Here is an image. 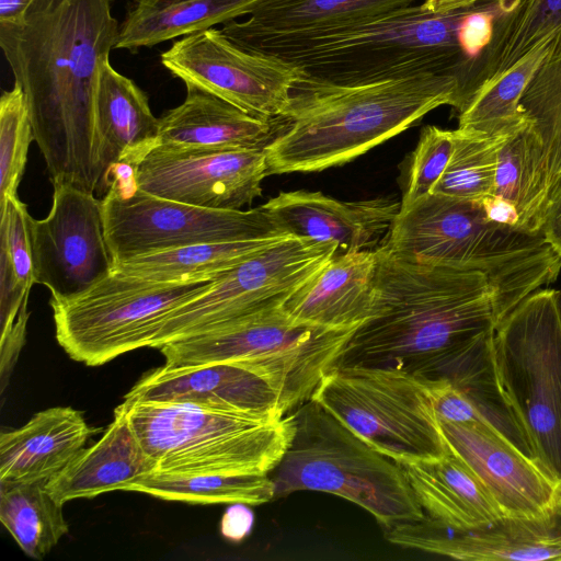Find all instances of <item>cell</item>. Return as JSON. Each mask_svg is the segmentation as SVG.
<instances>
[{
    "label": "cell",
    "mask_w": 561,
    "mask_h": 561,
    "mask_svg": "<svg viewBox=\"0 0 561 561\" xmlns=\"http://www.w3.org/2000/svg\"><path fill=\"white\" fill-rule=\"evenodd\" d=\"M493 360L534 458L561 482V311L559 289L541 288L495 327Z\"/></svg>",
    "instance_id": "8"
},
{
    "label": "cell",
    "mask_w": 561,
    "mask_h": 561,
    "mask_svg": "<svg viewBox=\"0 0 561 561\" xmlns=\"http://www.w3.org/2000/svg\"><path fill=\"white\" fill-rule=\"evenodd\" d=\"M216 278L159 283L112 271L76 297L49 300L56 340L76 362L87 366L106 364L130 351L149 347L164 320L204 294Z\"/></svg>",
    "instance_id": "11"
},
{
    "label": "cell",
    "mask_w": 561,
    "mask_h": 561,
    "mask_svg": "<svg viewBox=\"0 0 561 561\" xmlns=\"http://www.w3.org/2000/svg\"><path fill=\"white\" fill-rule=\"evenodd\" d=\"M34 140L28 108L21 85L14 82L0 99V206L18 197L31 141Z\"/></svg>",
    "instance_id": "38"
},
{
    "label": "cell",
    "mask_w": 561,
    "mask_h": 561,
    "mask_svg": "<svg viewBox=\"0 0 561 561\" xmlns=\"http://www.w3.org/2000/svg\"><path fill=\"white\" fill-rule=\"evenodd\" d=\"M377 262V249L334 255L280 308L296 322L358 328L370 316Z\"/></svg>",
    "instance_id": "23"
},
{
    "label": "cell",
    "mask_w": 561,
    "mask_h": 561,
    "mask_svg": "<svg viewBox=\"0 0 561 561\" xmlns=\"http://www.w3.org/2000/svg\"><path fill=\"white\" fill-rule=\"evenodd\" d=\"M53 204L44 219H30L34 283L50 299L76 297L113 271L105 240L102 202L95 194L53 184Z\"/></svg>",
    "instance_id": "15"
},
{
    "label": "cell",
    "mask_w": 561,
    "mask_h": 561,
    "mask_svg": "<svg viewBox=\"0 0 561 561\" xmlns=\"http://www.w3.org/2000/svg\"><path fill=\"white\" fill-rule=\"evenodd\" d=\"M95 433L71 407L37 412L23 426L0 434V483L48 482Z\"/></svg>",
    "instance_id": "25"
},
{
    "label": "cell",
    "mask_w": 561,
    "mask_h": 561,
    "mask_svg": "<svg viewBox=\"0 0 561 561\" xmlns=\"http://www.w3.org/2000/svg\"><path fill=\"white\" fill-rule=\"evenodd\" d=\"M415 0H260L243 21L220 27L225 35L285 34L347 24L412 5Z\"/></svg>",
    "instance_id": "29"
},
{
    "label": "cell",
    "mask_w": 561,
    "mask_h": 561,
    "mask_svg": "<svg viewBox=\"0 0 561 561\" xmlns=\"http://www.w3.org/2000/svg\"><path fill=\"white\" fill-rule=\"evenodd\" d=\"M492 36L471 62L463 87V105L485 81L550 44L561 31V0H494Z\"/></svg>",
    "instance_id": "27"
},
{
    "label": "cell",
    "mask_w": 561,
    "mask_h": 561,
    "mask_svg": "<svg viewBox=\"0 0 561 561\" xmlns=\"http://www.w3.org/2000/svg\"><path fill=\"white\" fill-rule=\"evenodd\" d=\"M425 382L438 421L481 422L489 425L466 396L451 382L447 380H425Z\"/></svg>",
    "instance_id": "40"
},
{
    "label": "cell",
    "mask_w": 561,
    "mask_h": 561,
    "mask_svg": "<svg viewBox=\"0 0 561 561\" xmlns=\"http://www.w3.org/2000/svg\"><path fill=\"white\" fill-rule=\"evenodd\" d=\"M293 439L268 473L275 499L318 491L367 511L385 528L425 516L402 468L310 399L291 411Z\"/></svg>",
    "instance_id": "6"
},
{
    "label": "cell",
    "mask_w": 561,
    "mask_h": 561,
    "mask_svg": "<svg viewBox=\"0 0 561 561\" xmlns=\"http://www.w3.org/2000/svg\"><path fill=\"white\" fill-rule=\"evenodd\" d=\"M334 243L289 237L219 275L198 297L174 310L149 347L206 333L282 305L336 253Z\"/></svg>",
    "instance_id": "13"
},
{
    "label": "cell",
    "mask_w": 561,
    "mask_h": 561,
    "mask_svg": "<svg viewBox=\"0 0 561 561\" xmlns=\"http://www.w3.org/2000/svg\"><path fill=\"white\" fill-rule=\"evenodd\" d=\"M353 329H328L296 322L283 309L257 312L206 333L159 348L165 366L240 363L278 378L294 408L312 398L322 378L337 365Z\"/></svg>",
    "instance_id": "9"
},
{
    "label": "cell",
    "mask_w": 561,
    "mask_h": 561,
    "mask_svg": "<svg viewBox=\"0 0 561 561\" xmlns=\"http://www.w3.org/2000/svg\"><path fill=\"white\" fill-rule=\"evenodd\" d=\"M253 512L244 503H232L226 510L220 522L221 535L233 542L243 540L253 526Z\"/></svg>",
    "instance_id": "41"
},
{
    "label": "cell",
    "mask_w": 561,
    "mask_h": 561,
    "mask_svg": "<svg viewBox=\"0 0 561 561\" xmlns=\"http://www.w3.org/2000/svg\"><path fill=\"white\" fill-rule=\"evenodd\" d=\"M105 240L113 266L169 249L214 242L294 237L262 207L213 209L148 194L135 169L121 164L101 198Z\"/></svg>",
    "instance_id": "12"
},
{
    "label": "cell",
    "mask_w": 561,
    "mask_h": 561,
    "mask_svg": "<svg viewBox=\"0 0 561 561\" xmlns=\"http://www.w3.org/2000/svg\"><path fill=\"white\" fill-rule=\"evenodd\" d=\"M311 399L393 461L438 458L447 451L425 380L405 371L335 366Z\"/></svg>",
    "instance_id": "10"
},
{
    "label": "cell",
    "mask_w": 561,
    "mask_h": 561,
    "mask_svg": "<svg viewBox=\"0 0 561 561\" xmlns=\"http://www.w3.org/2000/svg\"><path fill=\"white\" fill-rule=\"evenodd\" d=\"M393 545L465 561L561 560V512L546 517H503L479 528H449L426 515L386 528Z\"/></svg>",
    "instance_id": "18"
},
{
    "label": "cell",
    "mask_w": 561,
    "mask_h": 561,
    "mask_svg": "<svg viewBox=\"0 0 561 561\" xmlns=\"http://www.w3.org/2000/svg\"><path fill=\"white\" fill-rule=\"evenodd\" d=\"M0 320L1 335L27 322V300L34 285L30 219L19 197L0 206Z\"/></svg>",
    "instance_id": "35"
},
{
    "label": "cell",
    "mask_w": 561,
    "mask_h": 561,
    "mask_svg": "<svg viewBox=\"0 0 561 561\" xmlns=\"http://www.w3.org/2000/svg\"><path fill=\"white\" fill-rule=\"evenodd\" d=\"M471 8L434 13L421 3L325 28L226 36L321 83L358 85L445 72L463 82L472 60L461 48L459 27Z\"/></svg>",
    "instance_id": "4"
},
{
    "label": "cell",
    "mask_w": 561,
    "mask_h": 561,
    "mask_svg": "<svg viewBox=\"0 0 561 561\" xmlns=\"http://www.w3.org/2000/svg\"><path fill=\"white\" fill-rule=\"evenodd\" d=\"M396 462L427 517L459 530L505 517L477 476L448 448L438 458Z\"/></svg>",
    "instance_id": "26"
},
{
    "label": "cell",
    "mask_w": 561,
    "mask_h": 561,
    "mask_svg": "<svg viewBox=\"0 0 561 561\" xmlns=\"http://www.w3.org/2000/svg\"><path fill=\"white\" fill-rule=\"evenodd\" d=\"M158 471L135 434L126 411L119 404L102 437L77 456L47 483L49 493L61 504L96 495L125 491L137 480Z\"/></svg>",
    "instance_id": "24"
},
{
    "label": "cell",
    "mask_w": 561,
    "mask_h": 561,
    "mask_svg": "<svg viewBox=\"0 0 561 561\" xmlns=\"http://www.w3.org/2000/svg\"><path fill=\"white\" fill-rule=\"evenodd\" d=\"M114 0H37L19 23H0V46L24 92L53 184L93 193L101 182L96 91L119 25Z\"/></svg>",
    "instance_id": "1"
},
{
    "label": "cell",
    "mask_w": 561,
    "mask_h": 561,
    "mask_svg": "<svg viewBox=\"0 0 561 561\" xmlns=\"http://www.w3.org/2000/svg\"><path fill=\"white\" fill-rule=\"evenodd\" d=\"M462 78L423 73L358 85L300 79L284 131L265 149L270 174L344 164L405 130L431 111L462 106Z\"/></svg>",
    "instance_id": "3"
},
{
    "label": "cell",
    "mask_w": 561,
    "mask_h": 561,
    "mask_svg": "<svg viewBox=\"0 0 561 561\" xmlns=\"http://www.w3.org/2000/svg\"><path fill=\"white\" fill-rule=\"evenodd\" d=\"M559 305H560V311H561V289H559Z\"/></svg>",
    "instance_id": "46"
},
{
    "label": "cell",
    "mask_w": 561,
    "mask_h": 561,
    "mask_svg": "<svg viewBox=\"0 0 561 561\" xmlns=\"http://www.w3.org/2000/svg\"><path fill=\"white\" fill-rule=\"evenodd\" d=\"M270 175L264 149L153 148L136 167L141 191L188 205L238 210L261 196Z\"/></svg>",
    "instance_id": "16"
},
{
    "label": "cell",
    "mask_w": 561,
    "mask_h": 561,
    "mask_svg": "<svg viewBox=\"0 0 561 561\" xmlns=\"http://www.w3.org/2000/svg\"><path fill=\"white\" fill-rule=\"evenodd\" d=\"M560 512H561V507H560Z\"/></svg>",
    "instance_id": "47"
},
{
    "label": "cell",
    "mask_w": 561,
    "mask_h": 561,
    "mask_svg": "<svg viewBox=\"0 0 561 561\" xmlns=\"http://www.w3.org/2000/svg\"><path fill=\"white\" fill-rule=\"evenodd\" d=\"M260 0H133L114 49L137 53L248 16Z\"/></svg>",
    "instance_id": "28"
},
{
    "label": "cell",
    "mask_w": 561,
    "mask_h": 561,
    "mask_svg": "<svg viewBox=\"0 0 561 561\" xmlns=\"http://www.w3.org/2000/svg\"><path fill=\"white\" fill-rule=\"evenodd\" d=\"M540 233L561 259V191L548 204Z\"/></svg>",
    "instance_id": "43"
},
{
    "label": "cell",
    "mask_w": 561,
    "mask_h": 561,
    "mask_svg": "<svg viewBox=\"0 0 561 561\" xmlns=\"http://www.w3.org/2000/svg\"><path fill=\"white\" fill-rule=\"evenodd\" d=\"M548 46L537 48L505 72L482 83L459 111L458 129L510 138L526 128L529 123L520 100Z\"/></svg>",
    "instance_id": "31"
},
{
    "label": "cell",
    "mask_w": 561,
    "mask_h": 561,
    "mask_svg": "<svg viewBox=\"0 0 561 561\" xmlns=\"http://www.w3.org/2000/svg\"><path fill=\"white\" fill-rule=\"evenodd\" d=\"M455 130L428 125L421 131L411 157L408 183L400 208H407L432 193L453 153Z\"/></svg>",
    "instance_id": "39"
},
{
    "label": "cell",
    "mask_w": 561,
    "mask_h": 561,
    "mask_svg": "<svg viewBox=\"0 0 561 561\" xmlns=\"http://www.w3.org/2000/svg\"><path fill=\"white\" fill-rule=\"evenodd\" d=\"M480 0H424L423 5L434 13H449L476 5Z\"/></svg>",
    "instance_id": "45"
},
{
    "label": "cell",
    "mask_w": 561,
    "mask_h": 561,
    "mask_svg": "<svg viewBox=\"0 0 561 561\" xmlns=\"http://www.w3.org/2000/svg\"><path fill=\"white\" fill-rule=\"evenodd\" d=\"M520 104L541 145L550 202L561 191V31L550 42Z\"/></svg>",
    "instance_id": "36"
},
{
    "label": "cell",
    "mask_w": 561,
    "mask_h": 561,
    "mask_svg": "<svg viewBox=\"0 0 561 561\" xmlns=\"http://www.w3.org/2000/svg\"><path fill=\"white\" fill-rule=\"evenodd\" d=\"M284 238L185 245L129 259L113 271L159 283L213 279Z\"/></svg>",
    "instance_id": "30"
},
{
    "label": "cell",
    "mask_w": 561,
    "mask_h": 561,
    "mask_svg": "<svg viewBox=\"0 0 561 561\" xmlns=\"http://www.w3.org/2000/svg\"><path fill=\"white\" fill-rule=\"evenodd\" d=\"M506 139L455 129L451 157L432 193L477 202L493 194L497 153Z\"/></svg>",
    "instance_id": "37"
},
{
    "label": "cell",
    "mask_w": 561,
    "mask_h": 561,
    "mask_svg": "<svg viewBox=\"0 0 561 561\" xmlns=\"http://www.w3.org/2000/svg\"><path fill=\"white\" fill-rule=\"evenodd\" d=\"M447 448L477 476L505 517L539 518L561 507V482L495 428L440 422Z\"/></svg>",
    "instance_id": "17"
},
{
    "label": "cell",
    "mask_w": 561,
    "mask_h": 561,
    "mask_svg": "<svg viewBox=\"0 0 561 561\" xmlns=\"http://www.w3.org/2000/svg\"><path fill=\"white\" fill-rule=\"evenodd\" d=\"M479 203L488 220L519 229V214L511 201L496 194H491L483 197Z\"/></svg>",
    "instance_id": "42"
},
{
    "label": "cell",
    "mask_w": 561,
    "mask_h": 561,
    "mask_svg": "<svg viewBox=\"0 0 561 561\" xmlns=\"http://www.w3.org/2000/svg\"><path fill=\"white\" fill-rule=\"evenodd\" d=\"M400 206L388 197L342 202L308 191L282 192L262 205L289 234L334 243L335 255L380 247Z\"/></svg>",
    "instance_id": "20"
},
{
    "label": "cell",
    "mask_w": 561,
    "mask_h": 561,
    "mask_svg": "<svg viewBox=\"0 0 561 561\" xmlns=\"http://www.w3.org/2000/svg\"><path fill=\"white\" fill-rule=\"evenodd\" d=\"M160 59L186 87L199 88L247 113L268 118L284 115L301 77L278 58L237 45L217 27L182 37Z\"/></svg>",
    "instance_id": "14"
},
{
    "label": "cell",
    "mask_w": 561,
    "mask_h": 561,
    "mask_svg": "<svg viewBox=\"0 0 561 561\" xmlns=\"http://www.w3.org/2000/svg\"><path fill=\"white\" fill-rule=\"evenodd\" d=\"M124 402H190L253 414L295 410L286 386L259 368L240 363H211L148 371Z\"/></svg>",
    "instance_id": "19"
},
{
    "label": "cell",
    "mask_w": 561,
    "mask_h": 561,
    "mask_svg": "<svg viewBox=\"0 0 561 561\" xmlns=\"http://www.w3.org/2000/svg\"><path fill=\"white\" fill-rule=\"evenodd\" d=\"M37 0H0V23L21 22Z\"/></svg>",
    "instance_id": "44"
},
{
    "label": "cell",
    "mask_w": 561,
    "mask_h": 561,
    "mask_svg": "<svg viewBox=\"0 0 561 561\" xmlns=\"http://www.w3.org/2000/svg\"><path fill=\"white\" fill-rule=\"evenodd\" d=\"M121 405L160 472L270 473L295 432L293 412L253 414L190 402Z\"/></svg>",
    "instance_id": "7"
},
{
    "label": "cell",
    "mask_w": 561,
    "mask_h": 561,
    "mask_svg": "<svg viewBox=\"0 0 561 561\" xmlns=\"http://www.w3.org/2000/svg\"><path fill=\"white\" fill-rule=\"evenodd\" d=\"M381 247L415 263L482 272L501 320L561 271L560 256L541 233L494 224L479 202L437 193L400 208Z\"/></svg>",
    "instance_id": "5"
},
{
    "label": "cell",
    "mask_w": 561,
    "mask_h": 561,
    "mask_svg": "<svg viewBox=\"0 0 561 561\" xmlns=\"http://www.w3.org/2000/svg\"><path fill=\"white\" fill-rule=\"evenodd\" d=\"M96 131L101 182L105 195L114 169L137 164L159 146L160 123L147 94L129 78L116 71L110 57L100 65L96 91Z\"/></svg>",
    "instance_id": "22"
},
{
    "label": "cell",
    "mask_w": 561,
    "mask_h": 561,
    "mask_svg": "<svg viewBox=\"0 0 561 561\" xmlns=\"http://www.w3.org/2000/svg\"><path fill=\"white\" fill-rule=\"evenodd\" d=\"M125 491L188 504L260 505L275 499V486L268 473L157 471Z\"/></svg>",
    "instance_id": "32"
},
{
    "label": "cell",
    "mask_w": 561,
    "mask_h": 561,
    "mask_svg": "<svg viewBox=\"0 0 561 561\" xmlns=\"http://www.w3.org/2000/svg\"><path fill=\"white\" fill-rule=\"evenodd\" d=\"M159 123V145L188 150H265L286 127L284 116H255L192 85Z\"/></svg>",
    "instance_id": "21"
},
{
    "label": "cell",
    "mask_w": 561,
    "mask_h": 561,
    "mask_svg": "<svg viewBox=\"0 0 561 561\" xmlns=\"http://www.w3.org/2000/svg\"><path fill=\"white\" fill-rule=\"evenodd\" d=\"M370 316L336 366L391 367L449 381L501 321L495 293L479 271L415 263L377 248Z\"/></svg>",
    "instance_id": "2"
},
{
    "label": "cell",
    "mask_w": 561,
    "mask_h": 561,
    "mask_svg": "<svg viewBox=\"0 0 561 561\" xmlns=\"http://www.w3.org/2000/svg\"><path fill=\"white\" fill-rule=\"evenodd\" d=\"M493 194L516 206L520 230L540 233L549 203L548 175L541 145L529 125L501 146Z\"/></svg>",
    "instance_id": "33"
},
{
    "label": "cell",
    "mask_w": 561,
    "mask_h": 561,
    "mask_svg": "<svg viewBox=\"0 0 561 561\" xmlns=\"http://www.w3.org/2000/svg\"><path fill=\"white\" fill-rule=\"evenodd\" d=\"M46 483H0V520L22 551L35 560H42L69 530L64 504Z\"/></svg>",
    "instance_id": "34"
}]
</instances>
